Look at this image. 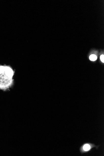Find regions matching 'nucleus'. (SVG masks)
<instances>
[{"instance_id":"obj_1","label":"nucleus","mask_w":104,"mask_h":156,"mask_svg":"<svg viewBox=\"0 0 104 156\" xmlns=\"http://www.w3.org/2000/svg\"><path fill=\"white\" fill-rule=\"evenodd\" d=\"M15 71L10 65H0V90L9 91L14 84Z\"/></svg>"},{"instance_id":"obj_2","label":"nucleus","mask_w":104,"mask_h":156,"mask_svg":"<svg viewBox=\"0 0 104 156\" xmlns=\"http://www.w3.org/2000/svg\"><path fill=\"white\" fill-rule=\"evenodd\" d=\"M100 145H95L94 144L91 143H86L83 144L80 146V151L81 154L89 152L94 148L98 149Z\"/></svg>"},{"instance_id":"obj_3","label":"nucleus","mask_w":104,"mask_h":156,"mask_svg":"<svg viewBox=\"0 0 104 156\" xmlns=\"http://www.w3.org/2000/svg\"><path fill=\"white\" fill-rule=\"evenodd\" d=\"M97 57L95 55H91L90 57V59L91 61H94L97 59Z\"/></svg>"},{"instance_id":"obj_4","label":"nucleus","mask_w":104,"mask_h":156,"mask_svg":"<svg viewBox=\"0 0 104 156\" xmlns=\"http://www.w3.org/2000/svg\"><path fill=\"white\" fill-rule=\"evenodd\" d=\"M100 59L101 61L103 63L104 62V55H101L100 57Z\"/></svg>"}]
</instances>
